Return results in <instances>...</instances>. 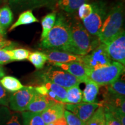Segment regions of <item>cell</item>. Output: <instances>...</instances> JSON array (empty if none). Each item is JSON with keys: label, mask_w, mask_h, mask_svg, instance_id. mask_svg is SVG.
<instances>
[{"label": "cell", "mask_w": 125, "mask_h": 125, "mask_svg": "<svg viewBox=\"0 0 125 125\" xmlns=\"http://www.w3.org/2000/svg\"><path fill=\"white\" fill-rule=\"evenodd\" d=\"M13 19V13L8 6L0 8V26L4 30L9 27Z\"/></svg>", "instance_id": "obj_26"}, {"label": "cell", "mask_w": 125, "mask_h": 125, "mask_svg": "<svg viewBox=\"0 0 125 125\" xmlns=\"http://www.w3.org/2000/svg\"><path fill=\"white\" fill-rule=\"evenodd\" d=\"M50 64L68 72L70 74L77 78L81 83H85L89 79L87 75L86 68L82 62H72L67 63L51 62Z\"/></svg>", "instance_id": "obj_12"}, {"label": "cell", "mask_w": 125, "mask_h": 125, "mask_svg": "<svg viewBox=\"0 0 125 125\" xmlns=\"http://www.w3.org/2000/svg\"><path fill=\"white\" fill-rule=\"evenodd\" d=\"M14 46L12 44L0 50V64H5L14 61L12 51Z\"/></svg>", "instance_id": "obj_30"}, {"label": "cell", "mask_w": 125, "mask_h": 125, "mask_svg": "<svg viewBox=\"0 0 125 125\" xmlns=\"http://www.w3.org/2000/svg\"><path fill=\"white\" fill-rule=\"evenodd\" d=\"M38 21L39 20L34 15L32 10H26L20 14L17 21L13 24L12 25L9 31H11L15 28L21 26V25L32 24V23H37Z\"/></svg>", "instance_id": "obj_19"}, {"label": "cell", "mask_w": 125, "mask_h": 125, "mask_svg": "<svg viewBox=\"0 0 125 125\" xmlns=\"http://www.w3.org/2000/svg\"><path fill=\"white\" fill-rule=\"evenodd\" d=\"M104 86H105V92L108 93L125 96V83L124 81L118 79L109 85Z\"/></svg>", "instance_id": "obj_28"}, {"label": "cell", "mask_w": 125, "mask_h": 125, "mask_svg": "<svg viewBox=\"0 0 125 125\" xmlns=\"http://www.w3.org/2000/svg\"><path fill=\"white\" fill-rule=\"evenodd\" d=\"M112 61L125 64V32L124 30L107 42L103 43Z\"/></svg>", "instance_id": "obj_8"}, {"label": "cell", "mask_w": 125, "mask_h": 125, "mask_svg": "<svg viewBox=\"0 0 125 125\" xmlns=\"http://www.w3.org/2000/svg\"><path fill=\"white\" fill-rule=\"evenodd\" d=\"M89 0H58L59 7L65 12L73 13L78 10L81 5L87 3Z\"/></svg>", "instance_id": "obj_18"}, {"label": "cell", "mask_w": 125, "mask_h": 125, "mask_svg": "<svg viewBox=\"0 0 125 125\" xmlns=\"http://www.w3.org/2000/svg\"><path fill=\"white\" fill-rule=\"evenodd\" d=\"M5 34V30L2 29V27L0 26V35L4 36Z\"/></svg>", "instance_id": "obj_40"}, {"label": "cell", "mask_w": 125, "mask_h": 125, "mask_svg": "<svg viewBox=\"0 0 125 125\" xmlns=\"http://www.w3.org/2000/svg\"><path fill=\"white\" fill-rule=\"evenodd\" d=\"M42 84L45 85V86L48 90H51L55 93L59 102L62 103H65V99H66L67 89L51 82H44Z\"/></svg>", "instance_id": "obj_27"}, {"label": "cell", "mask_w": 125, "mask_h": 125, "mask_svg": "<svg viewBox=\"0 0 125 125\" xmlns=\"http://www.w3.org/2000/svg\"><path fill=\"white\" fill-rule=\"evenodd\" d=\"M4 0H0V2H1V1H4Z\"/></svg>", "instance_id": "obj_42"}, {"label": "cell", "mask_w": 125, "mask_h": 125, "mask_svg": "<svg viewBox=\"0 0 125 125\" xmlns=\"http://www.w3.org/2000/svg\"><path fill=\"white\" fill-rule=\"evenodd\" d=\"M35 93L34 87L30 86L10 94L9 105L10 109L14 111H25Z\"/></svg>", "instance_id": "obj_9"}, {"label": "cell", "mask_w": 125, "mask_h": 125, "mask_svg": "<svg viewBox=\"0 0 125 125\" xmlns=\"http://www.w3.org/2000/svg\"><path fill=\"white\" fill-rule=\"evenodd\" d=\"M82 98V91L79 85L73 86L67 89L66 99L64 103L77 104L81 103Z\"/></svg>", "instance_id": "obj_24"}, {"label": "cell", "mask_w": 125, "mask_h": 125, "mask_svg": "<svg viewBox=\"0 0 125 125\" xmlns=\"http://www.w3.org/2000/svg\"><path fill=\"white\" fill-rule=\"evenodd\" d=\"M65 110L64 104L63 103H56L47 107L41 113V116L46 125L53 123L57 119L63 116Z\"/></svg>", "instance_id": "obj_14"}, {"label": "cell", "mask_w": 125, "mask_h": 125, "mask_svg": "<svg viewBox=\"0 0 125 125\" xmlns=\"http://www.w3.org/2000/svg\"><path fill=\"white\" fill-rule=\"evenodd\" d=\"M67 125H85L83 122L69 111L65 110L64 113Z\"/></svg>", "instance_id": "obj_33"}, {"label": "cell", "mask_w": 125, "mask_h": 125, "mask_svg": "<svg viewBox=\"0 0 125 125\" xmlns=\"http://www.w3.org/2000/svg\"><path fill=\"white\" fill-rule=\"evenodd\" d=\"M12 56L14 61H23L28 59L30 52L24 48H18L12 49Z\"/></svg>", "instance_id": "obj_31"}, {"label": "cell", "mask_w": 125, "mask_h": 125, "mask_svg": "<svg viewBox=\"0 0 125 125\" xmlns=\"http://www.w3.org/2000/svg\"><path fill=\"white\" fill-rule=\"evenodd\" d=\"M112 62L104 45L100 43L89 53L83 56L82 62L86 69L94 70L107 66Z\"/></svg>", "instance_id": "obj_7"}, {"label": "cell", "mask_w": 125, "mask_h": 125, "mask_svg": "<svg viewBox=\"0 0 125 125\" xmlns=\"http://www.w3.org/2000/svg\"><path fill=\"white\" fill-rule=\"evenodd\" d=\"M70 26L71 53L86 55L100 43L97 37L90 35L78 20L71 21Z\"/></svg>", "instance_id": "obj_2"}, {"label": "cell", "mask_w": 125, "mask_h": 125, "mask_svg": "<svg viewBox=\"0 0 125 125\" xmlns=\"http://www.w3.org/2000/svg\"><path fill=\"white\" fill-rule=\"evenodd\" d=\"M101 105L100 103H79L77 104H64V108L85 123L91 118L96 109Z\"/></svg>", "instance_id": "obj_10"}, {"label": "cell", "mask_w": 125, "mask_h": 125, "mask_svg": "<svg viewBox=\"0 0 125 125\" xmlns=\"http://www.w3.org/2000/svg\"><path fill=\"white\" fill-rule=\"evenodd\" d=\"M124 71L125 65L114 61L102 68L94 70L86 69L89 78L100 86H106L114 82L119 79Z\"/></svg>", "instance_id": "obj_4"}, {"label": "cell", "mask_w": 125, "mask_h": 125, "mask_svg": "<svg viewBox=\"0 0 125 125\" xmlns=\"http://www.w3.org/2000/svg\"><path fill=\"white\" fill-rule=\"evenodd\" d=\"M0 125H21L20 114L10 111L6 106L0 107Z\"/></svg>", "instance_id": "obj_17"}, {"label": "cell", "mask_w": 125, "mask_h": 125, "mask_svg": "<svg viewBox=\"0 0 125 125\" xmlns=\"http://www.w3.org/2000/svg\"><path fill=\"white\" fill-rule=\"evenodd\" d=\"M0 83L5 89L12 93L18 91L24 87L18 79L12 76H4L0 80Z\"/></svg>", "instance_id": "obj_21"}, {"label": "cell", "mask_w": 125, "mask_h": 125, "mask_svg": "<svg viewBox=\"0 0 125 125\" xmlns=\"http://www.w3.org/2000/svg\"><path fill=\"white\" fill-rule=\"evenodd\" d=\"M28 60L37 69L41 70L44 66L48 59L43 52L35 51L30 53Z\"/></svg>", "instance_id": "obj_25"}, {"label": "cell", "mask_w": 125, "mask_h": 125, "mask_svg": "<svg viewBox=\"0 0 125 125\" xmlns=\"http://www.w3.org/2000/svg\"><path fill=\"white\" fill-rule=\"evenodd\" d=\"M39 76L42 82L54 83L67 89L74 86L79 85L81 83L77 78L54 65L46 67L39 73Z\"/></svg>", "instance_id": "obj_5"}, {"label": "cell", "mask_w": 125, "mask_h": 125, "mask_svg": "<svg viewBox=\"0 0 125 125\" xmlns=\"http://www.w3.org/2000/svg\"><path fill=\"white\" fill-rule=\"evenodd\" d=\"M57 12L53 11L45 16L41 20V24L42 27L41 41L42 40L48 35L51 30L52 29L56 22Z\"/></svg>", "instance_id": "obj_20"}, {"label": "cell", "mask_w": 125, "mask_h": 125, "mask_svg": "<svg viewBox=\"0 0 125 125\" xmlns=\"http://www.w3.org/2000/svg\"><path fill=\"white\" fill-rule=\"evenodd\" d=\"M46 125H54L53 123H48V124H46Z\"/></svg>", "instance_id": "obj_41"}, {"label": "cell", "mask_w": 125, "mask_h": 125, "mask_svg": "<svg viewBox=\"0 0 125 125\" xmlns=\"http://www.w3.org/2000/svg\"><path fill=\"white\" fill-rule=\"evenodd\" d=\"M46 54L48 61L51 62L67 63L72 62H82L83 56L76 55L58 49H47L43 52Z\"/></svg>", "instance_id": "obj_13"}, {"label": "cell", "mask_w": 125, "mask_h": 125, "mask_svg": "<svg viewBox=\"0 0 125 125\" xmlns=\"http://www.w3.org/2000/svg\"><path fill=\"white\" fill-rule=\"evenodd\" d=\"M39 7H46L53 8L54 6L57 4L58 0H37Z\"/></svg>", "instance_id": "obj_36"}, {"label": "cell", "mask_w": 125, "mask_h": 125, "mask_svg": "<svg viewBox=\"0 0 125 125\" xmlns=\"http://www.w3.org/2000/svg\"><path fill=\"white\" fill-rule=\"evenodd\" d=\"M9 4L16 10H32L40 8L37 0H9Z\"/></svg>", "instance_id": "obj_22"}, {"label": "cell", "mask_w": 125, "mask_h": 125, "mask_svg": "<svg viewBox=\"0 0 125 125\" xmlns=\"http://www.w3.org/2000/svg\"><path fill=\"white\" fill-rule=\"evenodd\" d=\"M78 11L79 18L83 20L88 18L90 14L92 13L93 7H92V4L85 3L79 7L78 9Z\"/></svg>", "instance_id": "obj_32"}, {"label": "cell", "mask_w": 125, "mask_h": 125, "mask_svg": "<svg viewBox=\"0 0 125 125\" xmlns=\"http://www.w3.org/2000/svg\"><path fill=\"white\" fill-rule=\"evenodd\" d=\"M85 83V89L82 92V101L84 103H94L99 92V85L90 79L86 81Z\"/></svg>", "instance_id": "obj_16"}, {"label": "cell", "mask_w": 125, "mask_h": 125, "mask_svg": "<svg viewBox=\"0 0 125 125\" xmlns=\"http://www.w3.org/2000/svg\"><path fill=\"white\" fill-rule=\"evenodd\" d=\"M9 95L7 90H6L0 83V104L3 106L8 107L9 105Z\"/></svg>", "instance_id": "obj_34"}, {"label": "cell", "mask_w": 125, "mask_h": 125, "mask_svg": "<svg viewBox=\"0 0 125 125\" xmlns=\"http://www.w3.org/2000/svg\"><path fill=\"white\" fill-rule=\"evenodd\" d=\"M124 7L122 2L114 4L108 10L97 38L101 43H105L123 30Z\"/></svg>", "instance_id": "obj_3"}, {"label": "cell", "mask_w": 125, "mask_h": 125, "mask_svg": "<svg viewBox=\"0 0 125 125\" xmlns=\"http://www.w3.org/2000/svg\"><path fill=\"white\" fill-rule=\"evenodd\" d=\"M40 45L45 49H58L70 53V23L63 15L59 14L57 16L53 27L46 38L41 41Z\"/></svg>", "instance_id": "obj_1"}, {"label": "cell", "mask_w": 125, "mask_h": 125, "mask_svg": "<svg viewBox=\"0 0 125 125\" xmlns=\"http://www.w3.org/2000/svg\"><path fill=\"white\" fill-rule=\"evenodd\" d=\"M56 103L58 102L52 101L46 96L40 94L36 92L34 97L29 103L25 111L41 113L47 107Z\"/></svg>", "instance_id": "obj_15"}, {"label": "cell", "mask_w": 125, "mask_h": 125, "mask_svg": "<svg viewBox=\"0 0 125 125\" xmlns=\"http://www.w3.org/2000/svg\"><path fill=\"white\" fill-rule=\"evenodd\" d=\"M85 125H105V111L103 107L100 106Z\"/></svg>", "instance_id": "obj_29"}, {"label": "cell", "mask_w": 125, "mask_h": 125, "mask_svg": "<svg viewBox=\"0 0 125 125\" xmlns=\"http://www.w3.org/2000/svg\"><path fill=\"white\" fill-rule=\"evenodd\" d=\"M53 123L54 125H67L66 120H65L64 116L57 119V120L54 121Z\"/></svg>", "instance_id": "obj_38"}, {"label": "cell", "mask_w": 125, "mask_h": 125, "mask_svg": "<svg viewBox=\"0 0 125 125\" xmlns=\"http://www.w3.org/2000/svg\"><path fill=\"white\" fill-rule=\"evenodd\" d=\"M104 99L100 102L104 110L111 114L121 113L125 114V96L114 94L104 92Z\"/></svg>", "instance_id": "obj_11"}, {"label": "cell", "mask_w": 125, "mask_h": 125, "mask_svg": "<svg viewBox=\"0 0 125 125\" xmlns=\"http://www.w3.org/2000/svg\"><path fill=\"white\" fill-rule=\"evenodd\" d=\"M21 114L23 125H46L41 116V113L23 111Z\"/></svg>", "instance_id": "obj_23"}, {"label": "cell", "mask_w": 125, "mask_h": 125, "mask_svg": "<svg viewBox=\"0 0 125 125\" xmlns=\"http://www.w3.org/2000/svg\"><path fill=\"white\" fill-rule=\"evenodd\" d=\"M105 125H122L119 121L107 111H105Z\"/></svg>", "instance_id": "obj_35"}, {"label": "cell", "mask_w": 125, "mask_h": 125, "mask_svg": "<svg viewBox=\"0 0 125 125\" xmlns=\"http://www.w3.org/2000/svg\"><path fill=\"white\" fill-rule=\"evenodd\" d=\"M13 44L10 41H8L4 38V36L0 35V50Z\"/></svg>", "instance_id": "obj_37"}, {"label": "cell", "mask_w": 125, "mask_h": 125, "mask_svg": "<svg viewBox=\"0 0 125 125\" xmlns=\"http://www.w3.org/2000/svg\"><path fill=\"white\" fill-rule=\"evenodd\" d=\"M4 76H5V71L4 70V68L0 64V79L2 78Z\"/></svg>", "instance_id": "obj_39"}, {"label": "cell", "mask_w": 125, "mask_h": 125, "mask_svg": "<svg viewBox=\"0 0 125 125\" xmlns=\"http://www.w3.org/2000/svg\"><path fill=\"white\" fill-rule=\"evenodd\" d=\"M92 13L88 18L82 20L83 25L90 35L97 37L107 15L108 8L104 1H96L92 4Z\"/></svg>", "instance_id": "obj_6"}]
</instances>
